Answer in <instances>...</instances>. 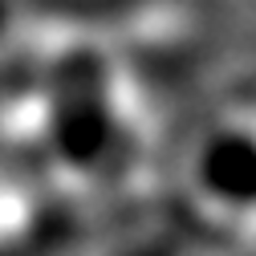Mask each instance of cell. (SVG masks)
<instances>
[{
	"label": "cell",
	"mask_w": 256,
	"mask_h": 256,
	"mask_svg": "<svg viewBox=\"0 0 256 256\" xmlns=\"http://www.w3.org/2000/svg\"><path fill=\"white\" fill-rule=\"evenodd\" d=\"M191 179L200 196L232 216L256 212V126L228 122L196 146L191 158Z\"/></svg>",
	"instance_id": "7a4b0ae2"
},
{
	"label": "cell",
	"mask_w": 256,
	"mask_h": 256,
	"mask_svg": "<svg viewBox=\"0 0 256 256\" xmlns=\"http://www.w3.org/2000/svg\"><path fill=\"white\" fill-rule=\"evenodd\" d=\"M45 138L61 167L98 171L118 142L114 78L98 49H70L49 66L45 82Z\"/></svg>",
	"instance_id": "6da1fadb"
}]
</instances>
